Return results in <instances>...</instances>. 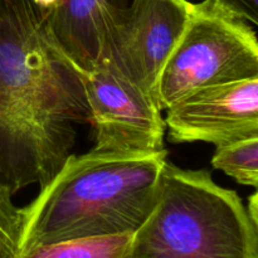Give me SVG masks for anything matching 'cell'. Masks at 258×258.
<instances>
[{
    "mask_svg": "<svg viewBox=\"0 0 258 258\" xmlns=\"http://www.w3.org/2000/svg\"><path fill=\"white\" fill-rule=\"evenodd\" d=\"M90 121L75 64L50 37L39 0H0V179L42 188Z\"/></svg>",
    "mask_w": 258,
    "mask_h": 258,
    "instance_id": "obj_1",
    "label": "cell"
},
{
    "mask_svg": "<svg viewBox=\"0 0 258 258\" xmlns=\"http://www.w3.org/2000/svg\"><path fill=\"white\" fill-rule=\"evenodd\" d=\"M166 163L165 149L70 155L22 208L20 253L43 244L134 233L153 211Z\"/></svg>",
    "mask_w": 258,
    "mask_h": 258,
    "instance_id": "obj_2",
    "label": "cell"
},
{
    "mask_svg": "<svg viewBox=\"0 0 258 258\" xmlns=\"http://www.w3.org/2000/svg\"><path fill=\"white\" fill-rule=\"evenodd\" d=\"M130 258H258V226L238 194L206 170L166 163Z\"/></svg>",
    "mask_w": 258,
    "mask_h": 258,
    "instance_id": "obj_3",
    "label": "cell"
},
{
    "mask_svg": "<svg viewBox=\"0 0 258 258\" xmlns=\"http://www.w3.org/2000/svg\"><path fill=\"white\" fill-rule=\"evenodd\" d=\"M258 78L256 32L214 0L191 5L183 34L159 77L161 110L212 86Z\"/></svg>",
    "mask_w": 258,
    "mask_h": 258,
    "instance_id": "obj_4",
    "label": "cell"
},
{
    "mask_svg": "<svg viewBox=\"0 0 258 258\" xmlns=\"http://www.w3.org/2000/svg\"><path fill=\"white\" fill-rule=\"evenodd\" d=\"M75 68L95 128L93 151L150 154L163 150L165 121L151 93L103 59L85 70Z\"/></svg>",
    "mask_w": 258,
    "mask_h": 258,
    "instance_id": "obj_5",
    "label": "cell"
},
{
    "mask_svg": "<svg viewBox=\"0 0 258 258\" xmlns=\"http://www.w3.org/2000/svg\"><path fill=\"white\" fill-rule=\"evenodd\" d=\"M191 5L188 0H131L102 35L96 60L111 63L156 98L160 73L185 29Z\"/></svg>",
    "mask_w": 258,
    "mask_h": 258,
    "instance_id": "obj_6",
    "label": "cell"
},
{
    "mask_svg": "<svg viewBox=\"0 0 258 258\" xmlns=\"http://www.w3.org/2000/svg\"><path fill=\"white\" fill-rule=\"evenodd\" d=\"M165 127L173 143L216 146L258 136V78L212 86L170 106Z\"/></svg>",
    "mask_w": 258,
    "mask_h": 258,
    "instance_id": "obj_7",
    "label": "cell"
},
{
    "mask_svg": "<svg viewBox=\"0 0 258 258\" xmlns=\"http://www.w3.org/2000/svg\"><path fill=\"white\" fill-rule=\"evenodd\" d=\"M131 0H39L50 37L80 68L96 62L108 25Z\"/></svg>",
    "mask_w": 258,
    "mask_h": 258,
    "instance_id": "obj_8",
    "label": "cell"
},
{
    "mask_svg": "<svg viewBox=\"0 0 258 258\" xmlns=\"http://www.w3.org/2000/svg\"><path fill=\"white\" fill-rule=\"evenodd\" d=\"M133 234L91 237L43 244L22 252L18 258H130Z\"/></svg>",
    "mask_w": 258,
    "mask_h": 258,
    "instance_id": "obj_9",
    "label": "cell"
},
{
    "mask_svg": "<svg viewBox=\"0 0 258 258\" xmlns=\"http://www.w3.org/2000/svg\"><path fill=\"white\" fill-rule=\"evenodd\" d=\"M213 168L222 170L242 185H258V136L217 146Z\"/></svg>",
    "mask_w": 258,
    "mask_h": 258,
    "instance_id": "obj_10",
    "label": "cell"
},
{
    "mask_svg": "<svg viewBox=\"0 0 258 258\" xmlns=\"http://www.w3.org/2000/svg\"><path fill=\"white\" fill-rule=\"evenodd\" d=\"M22 224V208L13 204L9 191L0 189V258L19 257Z\"/></svg>",
    "mask_w": 258,
    "mask_h": 258,
    "instance_id": "obj_11",
    "label": "cell"
},
{
    "mask_svg": "<svg viewBox=\"0 0 258 258\" xmlns=\"http://www.w3.org/2000/svg\"><path fill=\"white\" fill-rule=\"evenodd\" d=\"M222 9L236 18L258 24V0H214Z\"/></svg>",
    "mask_w": 258,
    "mask_h": 258,
    "instance_id": "obj_12",
    "label": "cell"
},
{
    "mask_svg": "<svg viewBox=\"0 0 258 258\" xmlns=\"http://www.w3.org/2000/svg\"><path fill=\"white\" fill-rule=\"evenodd\" d=\"M257 202H258V196H257V191H254V193L252 194L248 199V208H247V211H248V214H249V217H251L252 221H253V223L258 226V203Z\"/></svg>",
    "mask_w": 258,
    "mask_h": 258,
    "instance_id": "obj_13",
    "label": "cell"
}]
</instances>
